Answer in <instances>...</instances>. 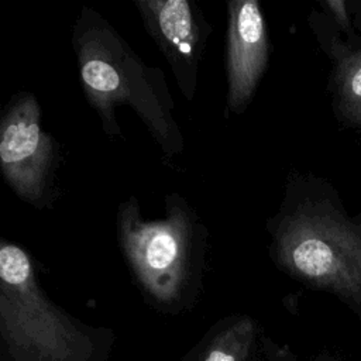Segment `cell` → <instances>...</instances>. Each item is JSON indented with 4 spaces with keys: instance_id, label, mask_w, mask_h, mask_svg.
<instances>
[{
    "instance_id": "obj_11",
    "label": "cell",
    "mask_w": 361,
    "mask_h": 361,
    "mask_svg": "<svg viewBox=\"0 0 361 361\" xmlns=\"http://www.w3.org/2000/svg\"><path fill=\"white\" fill-rule=\"evenodd\" d=\"M319 4L322 10L330 17V20L340 30V32L345 35L347 42H350L355 48H361L360 38L357 37L355 28L353 24L348 1L347 0H323Z\"/></svg>"
},
{
    "instance_id": "obj_6",
    "label": "cell",
    "mask_w": 361,
    "mask_h": 361,
    "mask_svg": "<svg viewBox=\"0 0 361 361\" xmlns=\"http://www.w3.org/2000/svg\"><path fill=\"white\" fill-rule=\"evenodd\" d=\"M144 27L168 61L188 102L195 99L197 72L212 27L190 0H135Z\"/></svg>"
},
{
    "instance_id": "obj_10",
    "label": "cell",
    "mask_w": 361,
    "mask_h": 361,
    "mask_svg": "<svg viewBox=\"0 0 361 361\" xmlns=\"http://www.w3.org/2000/svg\"><path fill=\"white\" fill-rule=\"evenodd\" d=\"M252 333L250 319H240L230 326L216 341L206 361H237V350L247 343Z\"/></svg>"
},
{
    "instance_id": "obj_2",
    "label": "cell",
    "mask_w": 361,
    "mask_h": 361,
    "mask_svg": "<svg viewBox=\"0 0 361 361\" xmlns=\"http://www.w3.org/2000/svg\"><path fill=\"white\" fill-rule=\"evenodd\" d=\"M80 83L107 137H121L116 109L127 104L142 120L166 158L183 151L173 99L164 72L148 66L96 10L82 7L72 34Z\"/></svg>"
},
{
    "instance_id": "obj_12",
    "label": "cell",
    "mask_w": 361,
    "mask_h": 361,
    "mask_svg": "<svg viewBox=\"0 0 361 361\" xmlns=\"http://www.w3.org/2000/svg\"><path fill=\"white\" fill-rule=\"evenodd\" d=\"M354 28L361 31V0H347Z\"/></svg>"
},
{
    "instance_id": "obj_1",
    "label": "cell",
    "mask_w": 361,
    "mask_h": 361,
    "mask_svg": "<svg viewBox=\"0 0 361 361\" xmlns=\"http://www.w3.org/2000/svg\"><path fill=\"white\" fill-rule=\"evenodd\" d=\"M267 230L275 265L361 309V212L348 213L331 182L292 172Z\"/></svg>"
},
{
    "instance_id": "obj_3",
    "label": "cell",
    "mask_w": 361,
    "mask_h": 361,
    "mask_svg": "<svg viewBox=\"0 0 361 361\" xmlns=\"http://www.w3.org/2000/svg\"><path fill=\"white\" fill-rule=\"evenodd\" d=\"M117 240L142 290L159 305H175L202 281L207 230L179 193L165 196V216L145 220L135 196L117 210Z\"/></svg>"
},
{
    "instance_id": "obj_13",
    "label": "cell",
    "mask_w": 361,
    "mask_h": 361,
    "mask_svg": "<svg viewBox=\"0 0 361 361\" xmlns=\"http://www.w3.org/2000/svg\"><path fill=\"white\" fill-rule=\"evenodd\" d=\"M360 128H361V127H360Z\"/></svg>"
},
{
    "instance_id": "obj_9",
    "label": "cell",
    "mask_w": 361,
    "mask_h": 361,
    "mask_svg": "<svg viewBox=\"0 0 361 361\" xmlns=\"http://www.w3.org/2000/svg\"><path fill=\"white\" fill-rule=\"evenodd\" d=\"M309 25L320 48L331 59L334 66L360 49L343 39V34L323 10H312L309 16Z\"/></svg>"
},
{
    "instance_id": "obj_5",
    "label": "cell",
    "mask_w": 361,
    "mask_h": 361,
    "mask_svg": "<svg viewBox=\"0 0 361 361\" xmlns=\"http://www.w3.org/2000/svg\"><path fill=\"white\" fill-rule=\"evenodd\" d=\"M56 142L41 126L37 97L17 93L0 121V166L8 186L35 207L49 206Z\"/></svg>"
},
{
    "instance_id": "obj_4",
    "label": "cell",
    "mask_w": 361,
    "mask_h": 361,
    "mask_svg": "<svg viewBox=\"0 0 361 361\" xmlns=\"http://www.w3.org/2000/svg\"><path fill=\"white\" fill-rule=\"evenodd\" d=\"M0 330L17 361H87L90 336L38 285L34 259L17 244L0 245Z\"/></svg>"
},
{
    "instance_id": "obj_7",
    "label": "cell",
    "mask_w": 361,
    "mask_h": 361,
    "mask_svg": "<svg viewBox=\"0 0 361 361\" xmlns=\"http://www.w3.org/2000/svg\"><path fill=\"white\" fill-rule=\"evenodd\" d=\"M226 78L227 111L241 114L268 68L271 42L267 23L257 0H231L227 4Z\"/></svg>"
},
{
    "instance_id": "obj_8",
    "label": "cell",
    "mask_w": 361,
    "mask_h": 361,
    "mask_svg": "<svg viewBox=\"0 0 361 361\" xmlns=\"http://www.w3.org/2000/svg\"><path fill=\"white\" fill-rule=\"evenodd\" d=\"M331 104L347 126L361 127V48L334 66L330 79Z\"/></svg>"
}]
</instances>
